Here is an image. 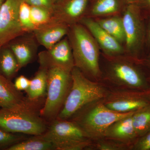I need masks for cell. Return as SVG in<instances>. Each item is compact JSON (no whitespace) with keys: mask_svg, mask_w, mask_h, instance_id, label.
Here are the masks:
<instances>
[{"mask_svg":"<svg viewBox=\"0 0 150 150\" xmlns=\"http://www.w3.org/2000/svg\"><path fill=\"white\" fill-rule=\"evenodd\" d=\"M45 99V97L36 99L26 97L16 105L0 108V127L11 133L42 135L48 127L40 113Z\"/></svg>","mask_w":150,"mask_h":150,"instance_id":"1","label":"cell"},{"mask_svg":"<svg viewBox=\"0 0 150 150\" xmlns=\"http://www.w3.org/2000/svg\"><path fill=\"white\" fill-rule=\"evenodd\" d=\"M106 64L100 81L110 89L150 91V81L139 62L126 56H105Z\"/></svg>","mask_w":150,"mask_h":150,"instance_id":"2","label":"cell"},{"mask_svg":"<svg viewBox=\"0 0 150 150\" xmlns=\"http://www.w3.org/2000/svg\"><path fill=\"white\" fill-rule=\"evenodd\" d=\"M67 37L72 50L75 67L91 80L100 81V49L90 33L82 24L76 23L70 26Z\"/></svg>","mask_w":150,"mask_h":150,"instance_id":"3","label":"cell"},{"mask_svg":"<svg viewBox=\"0 0 150 150\" xmlns=\"http://www.w3.org/2000/svg\"><path fill=\"white\" fill-rule=\"evenodd\" d=\"M71 74V87L57 119L69 120L86 105L104 98L110 90L101 82L89 79L77 67H74Z\"/></svg>","mask_w":150,"mask_h":150,"instance_id":"4","label":"cell"},{"mask_svg":"<svg viewBox=\"0 0 150 150\" xmlns=\"http://www.w3.org/2000/svg\"><path fill=\"white\" fill-rule=\"evenodd\" d=\"M103 99L86 105L69 119L77 125L93 141L104 138L105 131L112 123L134 112H115L105 105Z\"/></svg>","mask_w":150,"mask_h":150,"instance_id":"5","label":"cell"},{"mask_svg":"<svg viewBox=\"0 0 150 150\" xmlns=\"http://www.w3.org/2000/svg\"><path fill=\"white\" fill-rule=\"evenodd\" d=\"M48 69L46 98L40 115L50 123L57 118L71 87V72L56 67Z\"/></svg>","mask_w":150,"mask_h":150,"instance_id":"6","label":"cell"},{"mask_svg":"<svg viewBox=\"0 0 150 150\" xmlns=\"http://www.w3.org/2000/svg\"><path fill=\"white\" fill-rule=\"evenodd\" d=\"M41 136L51 142L55 150H81L84 147V140L89 139L74 122L57 118L51 121Z\"/></svg>","mask_w":150,"mask_h":150,"instance_id":"7","label":"cell"},{"mask_svg":"<svg viewBox=\"0 0 150 150\" xmlns=\"http://www.w3.org/2000/svg\"><path fill=\"white\" fill-rule=\"evenodd\" d=\"M141 11L136 3H129L121 15L125 34L126 56L137 62L146 35Z\"/></svg>","mask_w":150,"mask_h":150,"instance_id":"8","label":"cell"},{"mask_svg":"<svg viewBox=\"0 0 150 150\" xmlns=\"http://www.w3.org/2000/svg\"><path fill=\"white\" fill-rule=\"evenodd\" d=\"M104 98L105 105L119 113L134 112L150 104V91L110 89Z\"/></svg>","mask_w":150,"mask_h":150,"instance_id":"9","label":"cell"},{"mask_svg":"<svg viewBox=\"0 0 150 150\" xmlns=\"http://www.w3.org/2000/svg\"><path fill=\"white\" fill-rule=\"evenodd\" d=\"M23 0H5L0 10V47L25 34L21 25L19 9Z\"/></svg>","mask_w":150,"mask_h":150,"instance_id":"10","label":"cell"},{"mask_svg":"<svg viewBox=\"0 0 150 150\" xmlns=\"http://www.w3.org/2000/svg\"><path fill=\"white\" fill-rule=\"evenodd\" d=\"M40 66L46 68L56 67L71 72L75 67L71 47L68 37L38 54Z\"/></svg>","mask_w":150,"mask_h":150,"instance_id":"11","label":"cell"},{"mask_svg":"<svg viewBox=\"0 0 150 150\" xmlns=\"http://www.w3.org/2000/svg\"><path fill=\"white\" fill-rule=\"evenodd\" d=\"M92 0H60L52 11L53 18L71 26L86 16Z\"/></svg>","mask_w":150,"mask_h":150,"instance_id":"12","label":"cell"},{"mask_svg":"<svg viewBox=\"0 0 150 150\" xmlns=\"http://www.w3.org/2000/svg\"><path fill=\"white\" fill-rule=\"evenodd\" d=\"M79 23L89 31L100 49L103 52L104 56L112 57L126 56L124 46L103 29L94 19L85 16Z\"/></svg>","mask_w":150,"mask_h":150,"instance_id":"13","label":"cell"},{"mask_svg":"<svg viewBox=\"0 0 150 150\" xmlns=\"http://www.w3.org/2000/svg\"><path fill=\"white\" fill-rule=\"evenodd\" d=\"M69 28L68 25L53 18L46 24L36 28L33 33L38 44L47 49L67 35Z\"/></svg>","mask_w":150,"mask_h":150,"instance_id":"14","label":"cell"},{"mask_svg":"<svg viewBox=\"0 0 150 150\" xmlns=\"http://www.w3.org/2000/svg\"><path fill=\"white\" fill-rule=\"evenodd\" d=\"M26 34L16 38L7 44L16 58L20 69L32 62L37 51L38 43L34 35Z\"/></svg>","mask_w":150,"mask_h":150,"instance_id":"15","label":"cell"},{"mask_svg":"<svg viewBox=\"0 0 150 150\" xmlns=\"http://www.w3.org/2000/svg\"><path fill=\"white\" fill-rule=\"evenodd\" d=\"M134 112L112 123L105 131L104 138L133 146L138 139L132 121V115Z\"/></svg>","mask_w":150,"mask_h":150,"instance_id":"16","label":"cell"},{"mask_svg":"<svg viewBox=\"0 0 150 150\" xmlns=\"http://www.w3.org/2000/svg\"><path fill=\"white\" fill-rule=\"evenodd\" d=\"M128 4L126 0H92L86 16L96 18L121 15Z\"/></svg>","mask_w":150,"mask_h":150,"instance_id":"17","label":"cell"},{"mask_svg":"<svg viewBox=\"0 0 150 150\" xmlns=\"http://www.w3.org/2000/svg\"><path fill=\"white\" fill-rule=\"evenodd\" d=\"M11 80L0 74V108H9L21 103L25 98Z\"/></svg>","mask_w":150,"mask_h":150,"instance_id":"18","label":"cell"},{"mask_svg":"<svg viewBox=\"0 0 150 150\" xmlns=\"http://www.w3.org/2000/svg\"><path fill=\"white\" fill-rule=\"evenodd\" d=\"M103 29L124 46L125 34L122 16L93 18Z\"/></svg>","mask_w":150,"mask_h":150,"instance_id":"19","label":"cell"},{"mask_svg":"<svg viewBox=\"0 0 150 150\" xmlns=\"http://www.w3.org/2000/svg\"><path fill=\"white\" fill-rule=\"evenodd\" d=\"M48 69L40 66L39 69L32 79L29 87L25 91L27 97L36 99L45 97L47 91Z\"/></svg>","mask_w":150,"mask_h":150,"instance_id":"20","label":"cell"},{"mask_svg":"<svg viewBox=\"0 0 150 150\" xmlns=\"http://www.w3.org/2000/svg\"><path fill=\"white\" fill-rule=\"evenodd\" d=\"M20 69L14 54L7 45L0 48V74L11 79Z\"/></svg>","mask_w":150,"mask_h":150,"instance_id":"21","label":"cell"},{"mask_svg":"<svg viewBox=\"0 0 150 150\" xmlns=\"http://www.w3.org/2000/svg\"><path fill=\"white\" fill-rule=\"evenodd\" d=\"M7 150H55L51 142L41 135L33 136L13 145Z\"/></svg>","mask_w":150,"mask_h":150,"instance_id":"22","label":"cell"},{"mask_svg":"<svg viewBox=\"0 0 150 150\" xmlns=\"http://www.w3.org/2000/svg\"><path fill=\"white\" fill-rule=\"evenodd\" d=\"M133 126L137 137L150 130V104L134 111L132 115Z\"/></svg>","mask_w":150,"mask_h":150,"instance_id":"23","label":"cell"},{"mask_svg":"<svg viewBox=\"0 0 150 150\" xmlns=\"http://www.w3.org/2000/svg\"><path fill=\"white\" fill-rule=\"evenodd\" d=\"M132 148L131 145L104 138L93 141L88 150H132Z\"/></svg>","mask_w":150,"mask_h":150,"instance_id":"24","label":"cell"},{"mask_svg":"<svg viewBox=\"0 0 150 150\" xmlns=\"http://www.w3.org/2000/svg\"><path fill=\"white\" fill-rule=\"evenodd\" d=\"M19 18L23 32L25 33H32L35 27L31 20L30 6L24 0L21 2L20 6Z\"/></svg>","mask_w":150,"mask_h":150,"instance_id":"25","label":"cell"},{"mask_svg":"<svg viewBox=\"0 0 150 150\" xmlns=\"http://www.w3.org/2000/svg\"><path fill=\"white\" fill-rule=\"evenodd\" d=\"M30 15L35 28L46 24L53 19L52 11L41 7L30 6Z\"/></svg>","mask_w":150,"mask_h":150,"instance_id":"26","label":"cell"},{"mask_svg":"<svg viewBox=\"0 0 150 150\" xmlns=\"http://www.w3.org/2000/svg\"><path fill=\"white\" fill-rule=\"evenodd\" d=\"M26 138L22 134L11 133L0 127V150H7L13 145Z\"/></svg>","mask_w":150,"mask_h":150,"instance_id":"27","label":"cell"},{"mask_svg":"<svg viewBox=\"0 0 150 150\" xmlns=\"http://www.w3.org/2000/svg\"><path fill=\"white\" fill-rule=\"evenodd\" d=\"M132 150H150V130L137 139L133 144Z\"/></svg>","mask_w":150,"mask_h":150,"instance_id":"28","label":"cell"},{"mask_svg":"<svg viewBox=\"0 0 150 150\" xmlns=\"http://www.w3.org/2000/svg\"><path fill=\"white\" fill-rule=\"evenodd\" d=\"M30 6L41 7L53 11L56 0H24Z\"/></svg>","mask_w":150,"mask_h":150,"instance_id":"29","label":"cell"},{"mask_svg":"<svg viewBox=\"0 0 150 150\" xmlns=\"http://www.w3.org/2000/svg\"><path fill=\"white\" fill-rule=\"evenodd\" d=\"M30 80L24 76H19L16 79L14 84L15 87L18 91H25L29 87Z\"/></svg>","mask_w":150,"mask_h":150,"instance_id":"30","label":"cell"},{"mask_svg":"<svg viewBox=\"0 0 150 150\" xmlns=\"http://www.w3.org/2000/svg\"><path fill=\"white\" fill-rule=\"evenodd\" d=\"M142 9L150 11V0H137L135 2Z\"/></svg>","mask_w":150,"mask_h":150,"instance_id":"31","label":"cell"},{"mask_svg":"<svg viewBox=\"0 0 150 150\" xmlns=\"http://www.w3.org/2000/svg\"><path fill=\"white\" fill-rule=\"evenodd\" d=\"M146 38L148 45L150 48V22L148 26L147 31L146 33Z\"/></svg>","mask_w":150,"mask_h":150,"instance_id":"32","label":"cell"},{"mask_svg":"<svg viewBox=\"0 0 150 150\" xmlns=\"http://www.w3.org/2000/svg\"><path fill=\"white\" fill-rule=\"evenodd\" d=\"M146 64L147 66H148L150 68V55L148 56L147 59L146 61Z\"/></svg>","mask_w":150,"mask_h":150,"instance_id":"33","label":"cell"},{"mask_svg":"<svg viewBox=\"0 0 150 150\" xmlns=\"http://www.w3.org/2000/svg\"><path fill=\"white\" fill-rule=\"evenodd\" d=\"M126 1H127V2L129 4V3L135 2L137 0H126Z\"/></svg>","mask_w":150,"mask_h":150,"instance_id":"34","label":"cell"},{"mask_svg":"<svg viewBox=\"0 0 150 150\" xmlns=\"http://www.w3.org/2000/svg\"><path fill=\"white\" fill-rule=\"evenodd\" d=\"M4 1V0H0V10H1V8L2 5Z\"/></svg>","mask_w":150,"mask_h":150,"instance_id":"35","label":"cell"},{"mask_svg":"<svg viewBox=\"0 0 150 150\" xmlns=\"http://www.w3.org/2000/svg\"><path fill=\"white\" fill-rule=\"evenodd\" d=\"M60 1V0H56V2H57V1Z\"/></svg>","mask_w":150,"mask_h":150,"instance_id":"36","label":"cell"},{"mask_svg":"<svg viewBox=\"0 0 150 150\" xmlns=\"http://www.w3.org/2000/svg\"><path fill=\"white\" fill-rule=\"evenodd\" d=\"M1 48V47H0V48Z\"/></svg>","mask_w":150,"mask_h":150,"instance_id":"37","label":"cell"},{"mask_svg":"<svg viewBox=\"0 0 150 150\" xmlns=\"http://www.w3.org/2000/svg\"></svg>","mask_w":150,"mask_h":150,"instance_id":"38","label":"cell"}]
</instances>
